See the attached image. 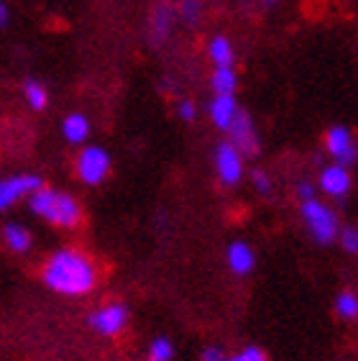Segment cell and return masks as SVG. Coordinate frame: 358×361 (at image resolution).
Segmentation results:
<instances>
[{"label":"cell","instance_id":"cell-13","mask_svg":"<svg viewBox=\"0 0 358 361\" xmlns=\"http://www.w3.org/2000/svg\"><path fill=\"white\" fill-rule=\"evenodd\" d=\"M215 95H235L238 90V75L233 67H215L213 77H210Z\"/></svg>","mask_w":358,"mask_h":361},{"label":"cell","instance_id":"cell-22","mask_svg":"<svg viewBox=\"0 0 358 361\" xmlns=\"http://www.w3.org/2000/svg\"><path fill=\"white\" fill-rule=\"evenodd\" d=\"M179 13H182V18H185L187 23H195L202 13L200 0H185V3H182V8H179Z\"/></svg>","mask_w":358,"mask_h":361},{"label":"cell","instance_id":"cell-25","mask_svg":"<svg viewBox=\"0 0 358 361\" xmlns=\"http://www.w3.org/2000/svg\"><path fill=\"white\" fill-rule=\"evenodd\" d=\"M297 197H300V202L315 200V197H317V195H315V185H312V182H300V185H297Z\"/></svg>","mask_w":358,"mask_h":361},{"label":"cell","instance_id":"cell-20","mask_svg":"<svg viewBox=\"0 0 358 361\" xmlns=\"http://www.w3.org/2000/svg\"><path fill=\"white\" fill-rule=\"evenodd\" d=\"M26 97H28V105H31L34 111H44V108H47V90H44L36 80L26 82Z\"/></svg>","mask_w":358,"mask_h":361},{"label":"cell","instance_id":"cell-4","mask_svg":"<svg viewBox=\"0 0 358 361\" xmlns=\"http://www.w3.org/2000/svg\"><path fill=\"white\" fill-rule=\"evenodd\" d=\"M111 172V157L100 146H87L77 157V177L87 185H100Z\"/></svg>","mask_w":358,"mask_h":361},{"label":"cell","instance_id":"cell-3","mask_svg":"<svg viewBox=\"0 0 358 361\" xmlns=\"http://www.w3.org/2000/svg\"><path fill=\"white\" fill-rule=\"evenodd\" d=\"M300 213H302V221L307 226V231H310V236L317 243H333L338 238L340 223H338L335 210H331L325 202H320L317 197L315 200H304Z\"/></svg>","mask_w":358,"mask_h":361},{"label":"cell","instance_id":"cell-23","mask_svg":"<svg viewBox=\"0 0 358 361\" xmlns=\"http://www.w3.org/2000/svg\"><path fill=\"white\" fill-rule=\"evenodd\" d=\"M228 361H268V359L259 346H246L235 356H228Z\"/></svg>","mask_w":358,"mask_h":361},{"label":"cell","instance_id":"cell-9","mask_svg":"<svg viewBox=\"0 0 358 361\" xmlns=\"http://www.w3.org/2000/svg\"><path fill=\"white\" fill-rule=\"evenodd\" d=\"M317 188L323 190L328 197H345L348 190H351V174H348V167L343 164H331L320 172V180H317Z\"/></svg>","mask_w":358,"mask_h":361},{"label":"cell","instance_id":"cell-21","mask_svg":"<svg viewBox=\"0 0 358 361\" xmlns=\"http://www.w3.org/2000/svg\"><path fill=\"white\" fill-rule=\"evenodd\" d=\"M338 241H340L343 251H348V254L358 257V226H345V228H340V233H338Z\"/></svg>","mask_w":358,"mask_h":361},{"label":"cell","instance_id":"cell-7","mask_svg":"<svg viewBox=\"0 0 358 361\" xmlns=\"http://www.w3.org/2000/svg\"><path fill=\"white\" fill-rule=\"evenodd\" d=\"M215 172L223 185H238L243 177V154L230 141L215 149Z\"/></svg>","mask_w":358,"mask_h":361},{"label":"cell","instance_id":"cell-28","mask_svg":"<svg viewBox=\"0 0 358 361\" xmlns=\"http://www.w3.org/2000/svg\"><path fill=\"white\" fill-rule=\"evenodd\" d=\"M8 23V8L6 3H0V26H6Z\"/></svg>","mask_w":358,"mask_h":361},{"label":"cell","instance_id":"cell-24","mask_svg":"<svg viewBox=\"0 0 358 361\" xmlns=\"http://www.w3.org/2000/svg\"><path fill=\"white\" fill-rule=\"evenodd\" d=\"M254 188L261 195H271V180L264 169H254Z\"/></svg>","mask_w":358,"mask_h":361},{"label":"cell","instance_id":"cell-14","mask_svg":"<svg viewBox=\"0 0 358 361\" xmlns=\"http://www.w3.org/2000/svg\"><path fill=\"white\" fill-rule=\"evenodd\" d=\"M207 54H210V59L215 62V67H233L235 54L226 36H215L213 42H210V47H207Z\"/></svg>","mask_w":358,"mask_h":361},{"label":"cell","instance_id":"cell-29","mask_svg":"<svg viewBox=\"0 0 358 361\" xmlns=\"http://www.w3.org/2000/svg\"><path fill=\"white\" fill-rule=\"evenodd\" d=\"M274 3H279V0H264V6H274Z\"/></svg>","mask_w":358,"mask_h":361},{"label":"cell","instance_id":"cell-17","mask_svg":"<svg viewBox=\"0 0 358 361\" xmlns=\"http://www.w3.org/2000/svg\"><path fill=\"white\" fill-rule=\"evenodd\" d=\"M335 313L343 320H356L358 318V295L356 292H340L335 298Z\"/></svg>","mask_w":358,"mask_h":361},{"label":"cell","instance_id":"cell-12","mask_svg":"<svg viewBox=\"0 0 358 361\" xmlns=\"http://www.w3.org/2000/svg\"><path fill=\"white\" fill-rule=\"evenodd\" d=\"M238 103H235L233 95H215V100L210 103V118H213V123L218 126V128H223V131H228L230 128V123H233V118L238 116Z\"/></svg>","mask_w":358,"mask_h":361},{"label":"cell","instance_id":"cell-16","mask_svg":"<svg viewBox=\"0 0 358 361\" xmlns=\"http://www.w3.org/2000/svg\"><path fill=\"white\" fill-rule=\"evenodd\" d=\"M3 238H6L8 246H11L13 251H18V254H23V251L31 249V233H28L23 226H18V223H11V226H6V231H3Z\"/></svg>","mask_w":358,"mask_h":361},{"label":"cell","instance_id":"cell-27","mask_svg":"<svg viewBox=\"0 0 358 361\" xmlns=\"http://www.w3.org/2000/svg\"><path fill=\"white\" fill-rule=\"evenodd\" d=\"M202 361H228V356L223 354V348L207 346L205 351H202Z\"/></svg>","mask_w":358,"mask_h":361},{"label":"cell","instance_id":"cell-26","mask_svg":"<svg viewBox=\"0 0 358 361\" xmlns=\"http://www.w3.org/2000/svg\"><path fill=\"white\" fill-rule=\"evenodd\" d=\"M177 113H179V118H182V121H195V116H197V108H195L190 100H182V103H179V108H177Z\"/></svg>","mask_w":358,"mask_h":361},{"label":"cell","instance_id":"cell-1","mask_svg":"<svg viewBox=\"0 0 358 361\" xmlns=\"http://www.w3.org/2000/svg\"><path fill=\"white\" fill-rule=\"evenodd\" d=\"M44 282L62 295H85L95 287V264L85 254L72 249L56 251L44 267Z\"/></svg>","mask_w":358,"mask_h":361},{"label":"cell","instance_id":"cell-8","mask_svg":"<svg viewBox=\"0 0 358 361\" xmlns=\"http://www.w3.org/2000/svg\"><path fill=\"white\" fill-rule=\"evenodd\" d=\"M125 323H128V310L121 302H111L103 310L90 315V326L100 336H118L125 328Z\"/></svg>","mask_w":358,"mask_h":361},{"label":"cell","instance_id":"cell-10","mask_svg":"<svg viewBox=\"0 0 358 361\" xmlns=\"http://www.w3.org/2000/svg\"><path fill=\"white\" fill-rule=\"evenodd\" d=\"M42 190V180L34 174H23V177H11V180L0 182V210L8 208L23 195H34Z\"/></svg>","mask_w":358,"mask_h":361},{"label":"cell","instance_id":"cell-2","mask_svg":"<svg viewBox=\"0 0 358 361\" xmlns=\"http://www.w3.org/2000/svg\"><path fill=\"white\" fill-rule=\"evenodd\" d=\"M31 210L44 221L54 223V226H64L72 228L82 221V208L80 202L67 192H56V190H39L31 195Z\"/></svg>","mask_w":358,"mask_h":361},{"label":"cell","instance_id":"cell-11","mask_svg":"<svg viewBox=\"0 0 358 361\" xmlns=\"http://www.w3.org/2000/svg\"><path fill=\"white\" fill-rule=\"evenodd\" d=\"M228 267H230V271L233 274H238V277H246V274H251L256 267V254L254 249L248 246L246 241H233L230 246H228Z\"/></svg>","mask_w":358,"mask_h":361},{"label":"cell","instance_id":"cell-18","mask_svg":"<svg viewBox=\"0 0 358 361\" xmlns=\"http://www.w3.org/2000/svg\"><path fill=\"white\" fill-rule=\"evenodd\" d=\"M174 359V346L169 338H156L149 346V361H172Z\"/></svg>","mask_w":358,"mask_h":361},{"label":"cell","instance_id":"cell-5","mask_svg":"<svg viewBox=\"0 0 358 361\" xmlns=\"http://www.w3.org/2000/svg\"><path fill=\"white\" fill-rule=\"evenodd\" d=\"M325 149L335 159V164H343V167H351L358 159V146L353 141V133L345 126H333L331 131L325 133Z\"/></svg>","mask_w":358,"mask_h":361},{"label":"cell","instance_id":"cell-19","mask_svg":"<svg viewBox=\"0 0 358 361\" xmlns=\"http://www.w3.org/2000/svg\"><path fill=\"white\" fill-rule=\"evenodd\" d=\"M169 26H172V8L159 6L156 16H154V36H156V39H164V36L169 34Z\"/></svg>","mask_w":358,"mask_h":361},{"label":"cell","instance_id":"cell-15","mask_svg":"<svg viewBox=\"0 0 358 361\" xmlns=\"http://www.w3.org/2000/svg\"><path fill=\"white\" fill-rule=\"evenodd\" d=\"M62 133L64 139L69 141V144H80V141L87 139L90 133V123L85 116H80V113H72V116H67V121H64L62 126Z\"/></svg>","mask_w":358,"mask_h":361},{"label":"cell","instance_id":"cell-6","mask_svg":"<svg viewBox=\"0 0 358 361\" xmlns=\"http://www.w3.org/2000/svg\"><path fill=\"white\" fill-rule=\"evenodd\" d=\"M228 136H230V144L243 154V157H256L259 154V136H256V126L251 121L246 111H238V116L233 118L230 128H228Z\"/></svg>","mask_w":358,"mask_h":361}]
</instances>
